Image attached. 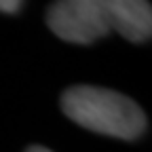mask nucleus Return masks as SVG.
<instances>
[{
    "mask_svg": "<svg viewBox=\"0 0 152 152\" xmlns=\"http://www.w3.org/2000/svg\"><path fill=\"white\" fill-rule=\"evenodd\" d=\"M47 23L66 42L91 45L112 32L108 0H61L47 11Z\"/></svg>",
    "mask_w": 152,
    "mask_h": 152,
    "instance_id": "f03ea898",
    "label": "nucleus"
},
{
    "mask_svg": "<svg viewBox=\"0 0 152 152\" xmlns=\"http://www.w3.org/2000/svg\"><path fill=\"white\" fill-rule=\"evenodd\" d=\"M26 152H51L49 148H42V146H30Z\"/></svg>",
    "mask_w": 152,
    "mask_h": 152,
    "instance_id": "39448f33",
    "label": "nucleus"
},
{
    "mask_svg": "<svg viewBox=\"0 0 152 152\" xmlns=\"http://www.w3.org/2000/svg\"><path fill=\"white\" fill-rule=\"evenodd\" d=\"M23 4L17 0H0V13H17Z\"/></svg>",
    "mask_w": 152,
    "mask_h": 152,
    "instance_id": "20e7f679",
    "label": "nucleus"
},
{
    "mask_svg": "<svg viewBox=\"0 0 152 152\" xmlns=\"http://www.w3.org/2000/svg\"><path fill=\"white\" fill-rule=\"evenodd\" d=\"M61 110L76 125L118 140H137L148 127L144 110L133 99L102 87L78 85L66 89Z\"/></svg>",
    "mask_w": 152,
    "mask_h": 152,
    "instance_id": "f257e3e1",
    "label": "nucleus"
},
{
    "mask_svg": "<svg viewBox=\"0 0 152 152\" xmlns=\"http://www.w3.org/2000/svg\"><path fill=\"white\" fill-rule=\"evenodd\" d=\"M112 32L131 42H146L152 34V7L142 0H108Z\"/></svg>",
    "mask_w": 152,
    "mask_h": 152,
    "instance_id": "7ed1b4c3",
    "label": "nucleus"
}]
</instances>
